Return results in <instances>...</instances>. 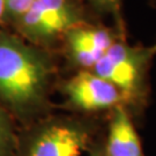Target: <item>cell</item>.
Instances as JSON below:
<instances>
[{
  "label": "cell",
  "mask_w": 156,
  "mask_h": 156,
  "mask_svg": "<svg viewBox=\"0 0 156 156\" xmlns=\"http://www.w3.org/2000/svg\"><path fill=\"white\" fill-rule=\"evenodd\" d=\"M156 51L153 46L131 45L119 37L101 57L91 72L109 81L123 95L131 113H140L149 96V71Z\"/></svg>",
  "instance_id": "3957f363"
},
{
  "label": "cell",
  "mask_w": 156,
  "mask_h": 156,
  "mask_svg": "<svg viewBox=\"0 0 156 156\" xmlns=\"http://www.w3.org/2000/svg\"><path fill=\"white\" fill-rule=\"evenodd\" d=\"M119 37H125L116 28L101 23H81L71 28L62 37L59 50L67 65L76 71H91L101 57Z\"/></svg>",
  "instance_id": "8992f818"
},
{
  "label": "cell",
  "mask_w": 156,
  "mask_h": 156,
  "mask_svg": "<svg viewBox=\"0 0 156 156\" xmlns=\"http://www.w3.org/2000/svg\"><path fill=\"white\" fill-rule=\"evenodd\" d=\"M2 1L5 7L4 26L8 28L28 9L35 0H2Z\"/></svg>",
  "instance_id": "30bf717a"
},
{
  "label": "cell",
  "mask_w": 156,
  "mask_h": 156,
  "mask_svg": "<svg viewBox=\"0 0 156 156\" xmlns=\"http://www.w3.org/2000/svg\"><path fill=\"white\" fill-rule=\"evenodd\" d=\"M4 15H5V7H4V1L0 0V29L4 26Z\"/></svg>",
  "instance_id": "7c38bea8"
},
{
  "label": "cell",
  "mask_w": 156,
  "mask_h": 156,
  "mask_svg": "<svg viewBox=\"0 0 156 156\" xmlns=\"http://www.w3.org/2000/svg\"><path fill=\"white\" fill-rule=\"evenodd\" d=\"M153 48H154V50L156 51V44H154V45H153Z\"/></svg>",
  "instance_id": "4fadbf2b"
},
{
  "label": "cell",
  "mask_w": 156,
  "mask_h": 156,
  "mask_svg": "<svg viewBox=\"0 0 156 156\" xmlns=\"http://www.w3.org/2000/svg\"><path fill=\"white\" fill-rule=\"evenodd\" d=\"M19 126L12 116L0 105V156H13Z\"/></svg>",
  "instance_id": "ba28073f"
},
{
  "label": "cell",
  "mask_w": 156,
  "mask_h": 156,
  "mask_svg": "<svg viewBox=\"0 0 156 156\" xmlns=\"http://www.w3.org/2000/svg\"><path fill=\"white\" fill-rule=\"evenodd\" d=\"M88 21L82 0H35L8 28L29 43L56 52L69 29Z\"/></svg>",
  "instance_id": "277c9868"
},
{
  "label": "cell",
  "mask_w": 156,
  "mask_h": 156,
  "mask_svg": "<svg viewBox=\"0 0 156 156\" xmlns=\"http://www.w3.org/2000/svg\"><path fill=\"white\" fill-rule=\"evenodd\" d=\"M57 88L65 100L62 108L78 115L93 116L125 105L120 91L91 71H76L71 78L58 82Z\"/></svg>",
  "instance_id": "5b68a950"
},
{
  "label": "cell",
  "mask_w": 156,
  "mask_h": 156,
  "mask_svg": "<svg viewBox=\"0 0 156 156\" xmlns=\"http://www.w3.org/2000/svg\"><path fill=\"white\" fill-rule=\"evenodd\" d=\"M87 8L93 12L113 19L116 29L125 34V24L122 13V0H82Z\"/></svg>",
  "instance_id": "9c48e42d"
},
{
  "label": "cell",
  "mask_w": 156,
  "mask_h": 156,
  "mask_svg": "<svg viewBox=\"0 0 156 156\" xmlns=\"http://www.w3.org/2000/svg\"><path fill=\"white\" fill-rule=\"evenodd\" d=\"M98 132L93 116L52 111L19 127L13 156H84Z\"/></svg>",
  "instance_id": "7a4b0ae2"
},
{
  "label": "cell",
  "mask_w": 156,
  "mask_h": 156,
  "mask_svg": "<svg viewBox=\"0 0 156 156\" xmlns=\"http://www.w3.org/2000/svg\"><path fill=\"white\" fill-rule=\"evenodd\" d=\"M102 146L109 156H146L132 113L125 105H118L109 112Z\"/></svg>",
  "instance_id": "52a82bcc"
},
{
  "label": "cell",
  "mask_w": 156,
  "mask_h": 156,
  "mask_svg": "<svg viewBox=\"0 0 156 156\" xmlns=\"http://www.w3.org/2000/svg\"><path fill=\"white\" fill-rule=\"evenodd\" d=\"M58 74L55 51L29 43L9 28L0 29V105L19 127L53 111Z\"/></svg>",
  "instance_id": "6da1fadb"
},
{
  "label": "cell",
  "mask_w": 156,
  "mask_h": 156,
  "mask_svg": "<svg viewBox=\"0 0 156 156\" xmlns=\"http://www.w3.org/2000/svg\"><path fill=\"white\" fill-rule=\"evenodd\" d=\"M87 156H109V155L103 149L102 141L96 140L94 144L91 145V147L89 148V151L87 153Z\"/></svg>",
  "instance_id": "8fae6325"
}]
</instances>
